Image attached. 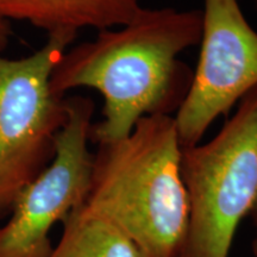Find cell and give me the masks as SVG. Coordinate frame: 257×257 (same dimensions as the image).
Returning <instances> with one entry per match:
<instances>
[{
    "label": "cell",
    "instance_id": "1",
    "mask_svg": "<svg viewBox=\"0 0 257 257\" xmlns=\"http://www.w3.org/2000/svg\"><path fill=\"white\" fill-rule=\"evenodd\" d=\"M201 31V10L142 6L128 23L67 50L51 73L50 89L59 98L75 88L96 89L104 107L89 140H121L142 118L178 111L193 76L179 56L199 44Z\"/></svg>",
    "mask_w": 257,
    "mask_h": 257
},
{
    "label": "cell",
    "instance_id": "2",
    "mask_svg": "<svg viewBox=\"0 0 257 257\" xmlns=\"http://www.w3.org/2000/svg\"><path fill=\"white\" fill-rule=\"evenodd\" d=\"M174 115H149L98 144L83 206L111 221L147 257H179L188 225Z\"/></svg>",
    "mask_w": 257,
    "mask_h": 257
},
{
    "label": "cell",
    "instance_id": "3",
    "mask_svg": "<svg viewBox=\"0 0 257 257\" xmlns=\"http://www.w3.org/2000/svg\"><path fill=\"white\" fill-rule=\"evenodd\" d=\"M188 225L179 257H229L257 201V87L206 142L182 147Z\"/></svg>",
    "mask_w": 257,
    "mask_h": 257
},
{
    "label": "cell",
    "instance_id": "4",
    "mask_svg": "<svg viewBox=\"0 0 257 257\" xmlns=\"http://www.w3.org/2000/svg\"><path fill=\"white\" fill-rule=\"evenodd\" d=\"M76 36L49 35L30 56H0V214L53 160L67 104L53 94L50 78Z\"/></svg>",
    "mask_w": 257,
    "mask_h": 257
},
{
    "label": "cell",
    "instance_id": "5",
    "mask_svg": "<svg viewBox=\"0 0 257 257\" xmlns=\"http://www.w3.org/2000/svg\"><path fill=\"white\" fill-rule=\"evenodd\" d=\"M67 118L55 140L53 160L31 181L0 226V257H49L54 225L83 204L93 169L88 148L94 102L86 96L66 99Z\"/></svg>",
    "mask_w": 257,
    "mask_h": 257
},
{
    "label": "cell",
    "instance_id": "6",
    "mask_svg": "<svg viewBox=\"0 0 257 257\" xmlns=\"http://www.w3.org/2000/svg\"><path fill=\"white\" fill-rule=\"evenodd\" d=\"M200 54L175 112L181 147L195 146L220 115L257 87V32L238 0H204Z\"/></svg>",
    "mask_w": 257,
    "mask_h": 257
},
{
    "label": "cell",
    "instance_id": "7",
    "mask_svg": "<svg viewBox=\"0 0 257 257\" xmlns=\"http://www.w3.org/2000/svg\"><path fill=\"white\" fill-rule=\"evenodd\" d=\"M140 0H0V18L29 22L49 35L101 31L128 23Z\"/></svg>",
    "mask_w": 257,
    "mask_h": 257
},
{
    "label": "cell",
    "instance_id": "8",
    "mask_svg": "<svg viewBox=\"0 0 257 257\" xmlns=\"http://www.w3.org/2000/svg\"><path fill=\"white\" fill-rule=\"evenodd\" d=\"M62 224V236L49 257H147L123 231L83 205Z\"/></svg>",
    "mask_w": 257,
    "mask_h": 257
},
{
    "label": "cell",
    "instance_id": "9",
    "mask_svg": "<svg viewBox=\"0 0 257 257\" xmlns=\"http://www.w3.org/2000/svg\"><path fill=\"white\" fill-rule=\"evenodd\" d=\"M12 31L11 28L9 27V23L6 19L0 18V53L9 46L10 36H11Z\"/></svg>",
    "mask_w": 257,
    "mask_h": 257
},
{
    "label": "cell",
    "instance_id": "10",
    "mask_svg": "<svg viewBox=\"0 0 257 257\" xmlns=\"http://www.w3.org/2000/svg\"><path fill=\"white\" fill-rule=\"evenodd\" d=\"M250 218L252 220V225H253V239H252V244H251V248H252V252L255 257H257V201L253 206L251 213H250Z\"/></svg>",
    "mask_w": 257,
    "mask_h": 257
},
{
    "label": "cell",
    "instance_id": "11",
    "mask_svg": "<svg viewBox=\"0 0 257 257\" xmlns=\"http://www.w3.org/2000/svg\"><path fill=\"white\" fill-rule=\"evenodd\" d=\"M256 3H257V0H256Z\"/></svg>",
    "mask_w": 257,
    "mask_h": 257
}]
</instances>
